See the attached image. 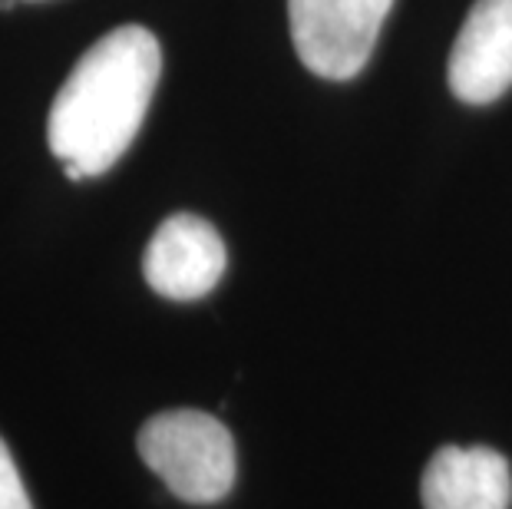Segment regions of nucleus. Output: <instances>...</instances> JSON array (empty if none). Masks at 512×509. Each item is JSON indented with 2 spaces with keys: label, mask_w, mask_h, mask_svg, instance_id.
Returning <instances> with one entry per match:
<instances>
[{
  "label": "nucleus",
  "mask_w": 512,
  "mask_h": 509,
  "mask_svg": "<svg viewBox=\"0 0 512 509\" xmlns=\"http://www.w3.org/2000/svg\"><path fill=\"white\" fill-rule=\"evenodd\" d=\"M162 73V47L139 24L116 27L76 60L50 106L47 143L67 179L113 169L139 133Z\"/></svg>",
  "instance_id": "nucleus-1"
},
{
  "label": "nucleus",
  "mask_w": 512,
  "mask_h": 509,
  "mask_svg": "<svg viewBox=\"0 0 512 509\" xmlns=\"http://www.w3.org/2000/svg\"><path fill=\"white\" fill-rule=\"evenodd\" d=\"M139 457L185 503H219L235 483V440L202 410H166L139 430Z\"/></svg>",
  "instance_id": "nucleus-2"
},
{
  "label": "nucleus",
  "mask_w": 512,
  "mask_h": 509,
  "mask_svg": "<svg viewBox=\"0 0 512 509\" xmlns=\"http://www.w3.org/2000/svg\"><path fill=\"white\" fill-rule=\"evenodd\" d=\"M394 0H288L291 40L314 77L351 80L377 47Z\"/></svg>",
  "instance_id": "nucleus-3"
},
{
  "label": "nucleus",
  "mask_w": 512,
  "mask_h": 509,
  "mask_svg": "<svg viewBox=\"0 0 512 509\" xmlns=\"http://www.w3.org/2000/svg\"><path fill=\"white\" fill-rule=\"evenodd\" d=\"M228 255L222 235L202 215L179 212L159 225L143 255L149 288L172 301L205 298L225 275Z\"/></svg>",
  "instance_id": "nucleus-4"
},
{
  "label": "nucleus",
  "mask_w": 512,
  "mask_h": 509,
  "mask_svg": "<svg viewBox=\"0 0 512 509\" xmlns=\"http://www.w3.org/2000/svg\"><path fill=\"white\" fill-rule=\"evenodd\" d=\"M512 86V0H476L450 53V90L470 106Z\"/></svg>",
  "instance_id": "nucleus-5"
},
{
  "label": "nucleus",
  "mask_w": 512,
  "mask_h": 509,
  "mask_svg": "<svg viewBox=\"0 0 512 509\" xmlns=\"http://www.w3.org/2000/svg\"><path fill=\"white\" fill-rule=\"evenodd\" d=\"M427 509H509L512 470L489 447H443L423 473Z\"/></svg>",
  "instance_id": "nucleus-6"
},
{
  "label": "nucleus",
  "mask_w": 512,
  "mask_h": 509,
  "mask_svg": "<svg viewBox=\"0 0 512 509\" xmlns=\"http://www.w3.org/2000/svg\"><path fill=\"white\" fill-rule=\"evenodd\" d=\"M0 509H34L4 440H0Z\"/></svg>",
  "instance_id": "nucleus-7"
},
{
  "label": "nucleus",
  "mask_w": 512,
  "mask_h": 509,
  "mask_svg": "<svg viewBox=\"0 0 512 509\" xmlns=\"http://www.w3.org/2000/svg\"><path fill=\"white\" fill-rule=\"evenodd\" d=\"M17 0H0V10H14Z\"/></svg>",
  "instance_id": "nucleus-8"
}]
</instances>
